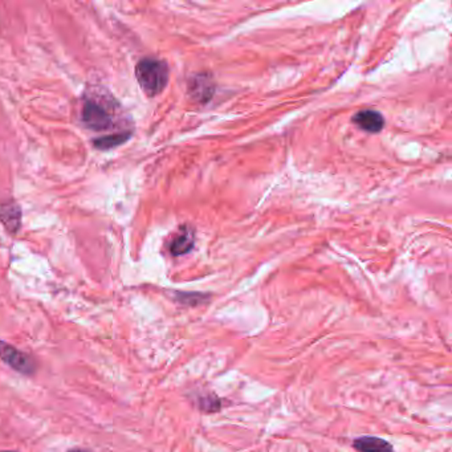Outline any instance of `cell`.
Segmentation results:
<instances>
[{"label": "cell", "instance_id": "1", "mask_svg": "<svg viewBox=\"0 0 452 452\" xmlns=\"http://www.w3.org/2000/svg\"><path fill=\"white\" fill-rule=\"evenodd\" d=\"M136 78L142 91L147 96L154 97L166 88L169 82V67L162 60L146 58L138 62Z\"/></svg>", "mask_w": 452, "mask_h": 452}, {"label": "cell", "instance_id": "2", "mask_svg": "<svg viewBox=\"0 0 452 452\" xmlns=\"http://www.w3.org/2000/svg\"><path fill=\"white\" fill-rule=\"evenodd\" d=\"M82 123L92 130H108L113 126V115L101 102L93 99H86L81 109Z\"/></svg>", "mask_w": 452, "mask_h": 452}, {"label": "cell", "instance_id": "3", "mask_svg": "<svg viewBox=\"0 0 452 452\" xmlns=\"http://www.w3.org/2000/svg\"><path fill=\"white\" fill-rule=\"evenodd\" d=\"M0 359L19 373L25 375H32L35 373L34 359L4 341H0Z\"/></svg>", "mask_w": 452, "mask_h": 452}, {"label": "cell", "instance_id": "4", "mask_svg": "<svg viewBox=\"0 0 452 452\" xmlns=\"http://www.w3.org/2000/svg\"><path fill=\"white\" fill-rule=\"evenodd\" d=\"M0 222L11 234L18 233L21 223V211L15 202H7L0 204Z\"/></svg>", "mask_w": 452, "mask_h": 452}, {"label": "cell", "instance_id": "5", "mask_svg": "<svg viewBox=\"0 0 452 452\" xmlns=\"http://www.w3.org/2000/svg\"><path fill=\"white\" fill-rule=\"evenodd\" d=\"M353 121L362 130L369 133L381 132L385 125L382 115L375 110H362L354 116Z\"/></svg>", "mask_w": 452, "mask_h": 452}, {"label": "cell", "instance_id": "6", "mask_svg": "<svg viewBox=\"0 0 452 452\" xmlns=\"http://www.w3.org/2000/svg\"><path fill=\"white\" fill-rule=\"evenodd\" d=\"M353 447L359 452H392L393 446L382 438L362 436L354 440Z\"/></svg>", "mask_w": 452, "mask_h": 452}, {"label": "cell", "instance_id": "7", "mask_svg": "<svg viewBox=\"0 0 452 452\" xmlns=\"http://www.w3.org/2000/svg\"><path fill=\"white\" fill-rule=\"evenodd\" d=\"M194 246V233L185 227L182 233H179L170 244V252L174 256H180L187 254Z\"/></svg>", "mask_w": 452, "mask_h": 452}, {"label": "cell", "instance_id": "8", "mask_svg": "<svg viewBox=\"0 0 452 452\" xmlns=\"http://www.w3.org/2000/svg\"><path fill=\"white\" fill-rule=\"evenodd\" d=\"M132 137V132H123V133H116L110 134L108 137L99 138L95 141V146H97L101 150L106 149H113L116 146H119L125 143L129 138Z\"/></svg>", "mask_w": 452, "mask_h": 452}, {"label": "cell", "instance_id": "9", "mask_svg": "<svg viewBox=\"0 0 452 452\" xmlns=\"http://www.w3.org/2000/svg\"><path fill=\"white\" fill-rule=\"evenodd\" d=\"M71 452H84V451H81V450H73V451H71Z\"/></svg>", "mask_w": 452, "mask_h": 452}, {"label": "cell", "instance_id": "10", "mask_svg": "<svg viewBox=\"0 0 452 452\" xmlns=\"http://www.w3.org/2000/svg\"><path fill=\"white\" fill-rule=\"evenodd\" d=\"M4 452H12V451H4Z\"/></svg>", "mask_w": 452, "mask_h": 452}]
</instances>
